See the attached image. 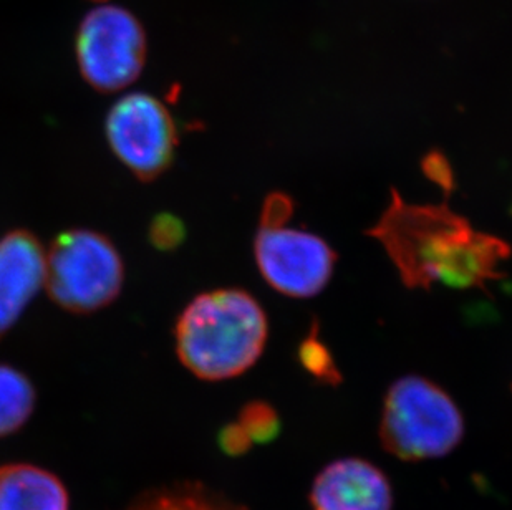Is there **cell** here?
Returning a JSON list of instances; mask_svg holds the SVG:
<instances>
[{
    "instance_id": "cell-7",
    "label": "cell",
    "mask_w": 512,
    "mask_h": 510,
    "mask_svg": "<svg viewBox=\"0 0 512 510\" xmlns=\"http://www.w3.org/2000/svg\"><path fill=\"white\" fill-rule=\"evenodd\" d=\"M254 257L262 277L279 294L309 299L327 287L337 254L322 237L290 227H259Z\"/></svg>"
},
{
    "instance_id": "cell-14",
    "label": "cell",
    "mask_w": 512,
    "mask_h": 510,
    "mask_svg": "<svg viewBox=\"0 0 512 510\" xmlns=\"http://www.w3.org/2000/svg\"><path fill=\"white\" fill-rule=\"evenodd\" d=\"M239 426L251 441H271L279 431V418L271 405L264 401H252L242 408Z\"/></svg>"
},
{
    "instance_id": "cell-18",
    "label": "cell",
    "mask_w": 512,
    "mask_h": 510,
    "mask_svg": "<svg viewBox=\"0 0 512 510\" xmlns=\"http://www.w3.org/2000/svg\"><path fill=\"white\" fill-rule=\"evenodd\" d=\"M221 448L229 454L244 453L251 446V439L244 433V429L239 424H229L221 431Z\"/></svg>"
},
{
    "instance_id": "cell-10",
    "label": "cell",
    "mask_w": 512,
    "mask_h": 510,
    "mask_svg": "<svg viewBox=\"0 0 512 510\" xmlns=\"http://www.w3.org/2000/svg\"><path fill=\"white\" fill-rule=\"evenodd\" d=\"M0 510H70L62 481L32 464L0 466Z\"/></svg>"
},
{
    "instance_id": "cell-3",
    "label": "cell",
    "mask_w": 512,
    "mask_h": 510,
    "mask_svg": "<svg viewBox=\"0 0 512 510\" xmlns=\"http://www.w3.org/2000/svg\"><path fill=\"white\" fill-rule=\"evenodd\" d=\"M463 414L441 386L423 376L395 381L383 403V448L403 461L443 458L461 443Z\"/></svg>"
},
{
    "instance_id": "cell-16",
    "label": "cell",
    "mask_w": 512,
    "mask_h": 510,
    "mask_svg": "<svg viewBox=\"0 0 512 510\" xmlns=\"http://www.w3.org/2000/svg\"><path fill=\"white\" fill-rule=\"evenodd\" d=\"M294 212L292 199L284 193H272L267 196L262 206L261 226H285Z\"/></svg>"
},
{
    "instance_id": "cell-5",
    "label": "cell",
    "mask_w": 512,
    "mask_h": 510,
    "mask_svg": "<svg viewBox=\"0 0 512 510\" xmlns=\"http://www.w3.org/2000/svg\"><path fill=\"white\" fill-rule=\"evenodd\" d=\"M145 34L128 10L100 5L85 17L77 37L80 72L100 92H118L140 77Z\"/></svg>"
},
{
    "instance_id": "cell-4",
    "label": "cell",
    "mask_w": 512,
    "mask_h": 510,
    "mask_svg": "<svg viewBox=\"0 0 512 510\" xmlns=\"http://www.w3.org/2000/svg\"><path fill=\"white\" fill-rule=\"evenodd\" d=\"M125 284L120 252L102 232L70 229L55 237L45 257V287L67 312L87 315L115 302Z\"/></svg>"
},
{
    "instance_id": "cell-9",
    "label": "cell",
    "mask_w": 512,
    "mask_h": 510,
    "mask_svg": "<svg viewBox=\"0 0 512 510\" xmlns=\"http://www.w3.org/2000/svg\"><path fill=\"white\" fill-rule=\"evenodd\" d=\"M310 506L312 510H392V486L372 462L339 459L315 477Z\"/></svg>"
},
{
    "instance_id": "cell-6",
    "label": "cell",
    "mask_w": 512,
    "mask_h": 510,
    "mask_svg": "<svg viewBox=\"0 0 512 510\" xmlns=\"http://www.w3.org/2000/svg\"><path fill=\"white\" fill-rule=\"evenodd\" d=\"M108 145L135 178L151 183L170 169L178 146L173 116L158 98L130 93L107 116Z\"/></svg>"
},
{
    "instance_id": "cell-17",
    "label": "cell",
    "mask_w": 512,
    "mask_h": 510,
    "mask_svg": "<svg viewBox=\"0 0 512 510\" xmlns=\"http://www.w3.org/2000/svg\"><path fill=\"white\" fill-rule=\"evenodd\" d=\"M421 168L425 171L426 178H430L433 183L441 186L446 193H451L455 189V176L445 154H441L440 151H431L423 159Z\"/></svg>"
},
{
    "instance_id": "cell-12",
    "label": "cell",
    "mask_w": 512,
    "mask_h": 510,
    "mask_svg": "<svg viewBox=\"0 0 512 510\" xmlns=\"http://www.w3.org/2000/svg\"><path fill=\"white\" fill-rule=\"evenodd\" d=\"M130 510H246L203 487L183 486L156 492L141 499Z\"/></svg>"
},
{
    "instance_id": "cell-15",
    "label": "cell",
    "mask_w": 512,
    "mask_h": 510,
    "mask_svg": "<svg viewBox=\"0 0 512 510\" xmlns=\"http://www.w3.org/2000/svg\"><path fill=\"white\" fill-rule=\"evenodd\" d=\"M148 239L151 246L161 252H173L183 246L186 239V227L178 216L170 212H161L151 219L148 227Z\"/></svg>"
},
{
    "instance_id": "cell-11",
    "label": "cell",
    "mask_w": 512,
    "mask_h": 510,
    "mask_svg": "<svg viewBox=\"0 0 512 510\" xmlns=\"http://www.w3.org/2000/svg\"><path fill=\"white\" fill-rule=\"evenodd\" d=\"M34 383L14 366L0 363V438L24 428L34 413Z\"/></svg>"
},
{
    "instance_id": "cell-8",
    "label": "cell",
    "mask_w": 512,
    "mask_h": 510,
    "mask_svg": "<svg viewBox=\"0 0 512 510\" xmlns=\"http://www.w3.org/2000/svg\"><path fill=\"white\" fill-rule=\"evenodd\" d=\"M45 257L42 242L27 229L0 237V340L45 287Z\"/></svg>"
},
{
    "instance_id": "cell-2",
    "label": "cell",
    "mask_w": 512,
    "mask_h": 510,
    "mask_svg": "<svg viewBox=\"0 0 512 510\" xmlns=\"http://www.w3.org/2000/svg\"><path fill=\"white\" fill-rule=\"evenodd\" d=\"M264 308L242 289H218L194 297L174 325L181 363L194 376L223 381L246 373L266 348Z\"/></svg>"
},
{
    "instance_id": "cell-1",
    "label": "cell",
    "mask_w": 512,
    "mask_h": 510,
    "mask_svg": "<svg viewBox=\"0 0 512 510\" xmlns=\"http://www.w3.org/2000/svg\"><path fill=\"white\" fill-rule=\"evenodd\" d=\"M392 259L408 289L430 290L436 282L455 289L486 290L503 279L508 242L478 231L448 204H411L397 189L392 201L368 229Z\"/></svg>"
},
{
    "instance_id": "cell-13",
    "label": "cell",
    "mask_w": 512,
    "mask_h": 510,
    "mask_svg": "<svg viewBox=\"0 0 512 510\" xmlns=\"http://www.w3.org/2000/svg\"><path fill=\"white\" fill-rule=\"evenodd\" d=\"M299 361L309 375L325 385H339L342 381L330 348L319 337V323L312 325L309 335L300 343Z\"/></svg>"
}]
</instances>
